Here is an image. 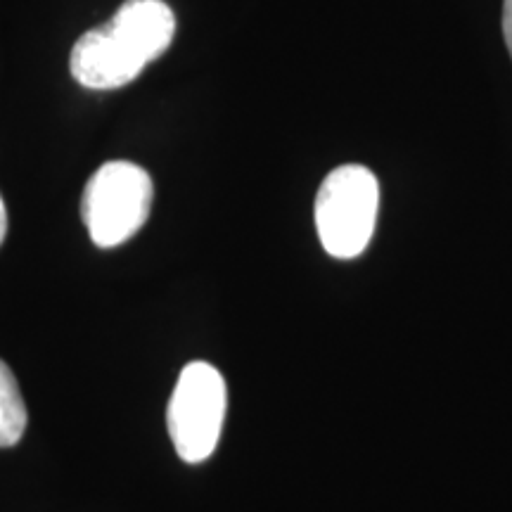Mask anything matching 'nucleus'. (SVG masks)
<instances>
[{
    "label": "nucleus",
    "mask_w": 512,
    "mask_h": 512,
    "mask_svg": "<svg viewBox=\"0 0 512 512\" xmlns=\"http://www.w3.org/2000/svg\"><path fill=\"white\" fill-rule=\"evenodd\" d=\"M27 406L17 377L5 361H0V448L19 444L27 430Z\"/></svg>",
    "instance_id": "5"
},
{
    "label": "nucleus",
    "mask_w": 512,
    "mask_h": 512,
    "mask_svg": "<svg viewBox=\"0 0 512 512\" xmlns=\"http://www.w3.org/2000/svg\"><path fill=\"white\" fill-rule=\"evenodd\" d=\"M155 185L143 166L124 162L102 164L83 188L81 216L88 235L102 249L124 245L150 219Z\"/></svg>",
    "instance_id": "3"
},
{
    "label": "nucleus",
    "mask_w": 512,
    "mask_h": 512,
    "mask_svg": "<svg viewBox=\"0 0 512 512\" xmlns=\"http://www.w3.org/2000/svg\"><path fill=\"white\" fill-rule=\"evenodd\" d=\"M380 183L361 164L332 169L316 195V228L320 245L335 259H356L375 233Z\"/></svg>",
    "instance_id": "2"
},
{
    "label": "nucleus",
    "mask_w": 512,
    "mask_h": 512,
    "mask_svg": "<svg viewBox=\"0 0 512 512\" xmlns=\"http://www.w3.org/2000/svg\"><path fill=\"white\" fill-rule=\"evenodd\" d=\"M176 34V15L164 0H126L110 22L74 43L69 69L88 91H114L159 60Z\"/></svg>",
    "instance_id": "1"
},
{
    "label": "nucleus",
    "mask_w": 512,
    "mask_h": 512,
    "mask_svg": "<svg viewBox=\"0 0 512 512\" xmlns=\"http://www.w3.org/2000/svg\"><path fill=\"white\" fill-rule=\"evenodd\" d=\"M5 235H8V209H5L3 197H0V245H3Z\"/></svg>",
    "instance_id": "7"
},
{
    "label": "nucleus",
    "mask_w": 512,
    "mask_h": 512,
    "mask_svg": "<svg viewBox=\"0 0 512 512\" xmlns=\"http://www.w3.org/2000/svg\"><path fill=\"white\" fill-rule=\"evenodd\" d=\"M226 406V380L214 366L192 361L181 370L166 413L171 441L181 460L195 465L214 453L226 420Z\"/></svg>",
    "instance_id": "4"
},
{
    "label": "nucleus",
    "mask_w": 512,
    "mask_h": 512,
    "mask_svg": "<svg viewBox=\"0 0 512 512\" xmlns=\"http://www.w3.org/2000/svg\"><path fill=\"white\" fill-rule=\"evenodd\" d=\"M503 36H505V46H508L512 55V0H505L503 5Z\"/></svg>",
    "instance_id": "6"
}]
</instances>
